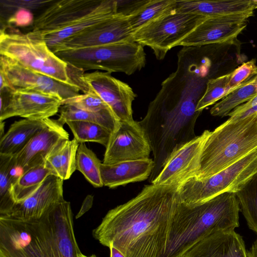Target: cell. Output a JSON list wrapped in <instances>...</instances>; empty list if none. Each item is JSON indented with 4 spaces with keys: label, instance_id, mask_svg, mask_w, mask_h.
<instances>
[{
    "label": "cell",
    "instance_id": "obj_1",
    "mask_svg": "<svg viewBox=\"0 0 257 257\" xmlns=\"http://www.w3.org/2000/svg\"><path fill=\"white\" fill-rule=\"evenodd\" d=\"M178 185L145 186L136 197L109 210L93 237L125 257H163L170 219L180 203Z\"/></svg>",
    "mask_w": 257,
    "mask_h": 257
},
{
    "label": "cell",
    "instance_id": "obj_2",
    "mask_svg": "<svg viewBox=\"0 0 257 257\" xmlns=\"http://www.w3.org/2000/svg\"><path fill=\"white\" fill-rule=\"evenodd\" d=\"M70 203L63 199L37 219L0 216V257H78Z\"/></svg>",
    "mask_w": 257,
    "mask_h": 257
},
{
    "label": "cell",
    "instance_id": "obj_3",
    "mask_svg": "<svg viewBox=\"0 0 257 257\" xmlns=\"http://www.w3.org/2000/svg\"><path fill=\"white\" fill-rule=\"evenodd\" d=\"M239 204L235 193L225 192L201 203H179L173 213L163 257H180L194 243L221 230L239 226Z\"/></svg>",
    "mask_w": 257,
    "mask_h": 257
},
{
    "label": "cell",
    "instance_id": "obj_4",
    "mask_svg": "<svg viewBox=\"0 0 257 257\" xmlns=\"http://www.w3.org/2000/svg\"><path fill=\"white\" fill-rule=\"evenodd\" d=\"M256 149L257 112L236 120L228 119L210 132L202 150L196 178H209Z\"/></svg>",
    "mask_w": 257,
    "mask_h": 257
},
{
    "label": "cell",
    "instance_id": "obj_5",
    "mask_svg": "<svg viewBox=\"0 0 257 257\" xmlns=\"http://www.w3.org/2000/svg\"><path fill=\"white\" fill-rule=\"evenodd\" d=\"M0 54L36 72L77 86L70 78L68 64L49 48L37 32L23 34L1 30Z\"/></svg>",
    "mask_w": 257,
    "mask_h": 257
},
{
    "label": "cell",
    "instance_id": "obj_6",
    "mask_svg": "<svg viewBox=\"0 0 257 257\" xmlns=\"http://www.w3.org/2000/svg\"><path fill=\"white\" fill-rule=\"evenodd\" d=\"M67 64L84 71L100 70L130 75L146 64L144 47L134 41L108 44L54 52Z\"/></svg>",
    "mask_w": 257,
    "mask_h": 257
},
{
    "label": "cell",
    "instance_id": "obj_7",
    "mask_svg": "<svg viewBox=\"0 0 257 257\" xmlns=\"http://www.w3.org/2000/svg\"><path fill=\"white\" fill-rule=\"evenodd\" d=\"M257 173V149L235 163L204 179L193 177L178 185L180 203L192 206L225 192H236Z\"/></svg>",
    "mask_w": 257,
    "mask_h": 257
},
{
    "label": "cell",
    "instance_id": "obj_8",
    "mask_svg": "<svg viewBox=\"0 0 257 257\" xmlns=\"http://www.w3.org/2000/svg\"><path fill=\"white\" fill-rule=\"evenodd\" d=\"M206 18L200 15L171 11L147 24L133 33L134 42L148 46L156 58H164L168 51L177 45Z\"/></svg>",
    "mask_w": 257,
    "mask_h": 257
},
{
    "label": "cell",
    "instance_id": "obj_9",
    "mask_svg": "<svg viewBox=\"0 0 257 257\" xmlns=\"http://www.w3.org/2000/svg\"><path fill=\"white\" fill-rule=\"evenodd\" d=\"M62 100L37 91L5 88L0 91V122L13 116L44 120L55 115Z\"/></svg>",
    "mask_w": 257,
    "mask_h": 257
},
{
    "label": "cell",
    "instance_id": "obj_10",
    "mask_svg": "<svg viewBox=\"0 0 257 257\" xmlns=\"http://www.w3.org/2000/svg\"><path fill=\"white\" fill-rule=\"evenodd\" d=\"M86 93L92 91L110 108L119 121H133L132 103L136 94L127 83L109 72L96 71L81 76Z\"/></svg>",
    "mask_w": 257,
    "mask_h": 257
},
{
    "label": "cell",
    "instance_id": "obj_11",
    "mask_svg": "<svg viewBox=\"0 0 257 257\" xmlns=\"http://www.w3.org/2000/svg\"><path fill=\"white\" fill-rule=\"evenodd\" d=\"M0 71L5 74L15 89L53 95L60 98L62 101L80 94V89L77 86L58 81L2 55L0 57Z\"/></svg>",
    "mask_w": 257,
    "mask_h": 257
},
{
    "label": "cell",
    "instance_id": "obj_12",
    "mask_svg": "<svg viewBox=\"0 0 257 257\" xmlns=\"http://www.w3.org/2000/svg\"><path fill=\"white\" fill-rule=\"evenodd\" d=\"M105 148L104 164L148 159L152 152L145 130L139 122L134 120L120 121Z\"/></svg>",
    "mask_w": 257,
    "mask_h": 257
},
{
    "label": "cell",
    "instance_id": "obj_13",
    "mask_svg": "<svg viewBox=\"0 0 257 257\" xmlns=\"http://www.w3.org/2000/svg\"><path fill=\"white\" fill-rule=\"evenodd\" d=\"M210 133L209 130H205L200 135L174 151L151 184L178 185L190 178L196 177L202 150Z\"/></svg>",
    "mask_w": 257,
    "mask_h": 257
},
{
    "label": "cell",
    "instance_id": "obj_14",
    "mask_svg": "<svg viewBox=\"0 0 257 257\" xmlns=\"http://www.w3.org/2000/svg\"><path fill=\"white\" fill-rule=\"evenodd\" d=\"M253 15L248 13L206 17L177 46H202L233 42Z\"/></svg>",
    "mask_w": 257,
    "mask_h": 257
},
{
    "label": "cell",
    "instance_id": "obj_15",
    "mask_svg": "<svg viewBox=\"0 0 257 257\" xmlns=\"http://www.w3.org/2000/svg\"><path fill=\"white\" fill-rule=\"evenodd\" d=\"M133 35L127 17L116 14L64 40L52 51L134 41Z\"/></svg>",
    "mask_w": 257,
    "mask_h": 257
},
{
    "label": "cell",
    "instance_id": "obj_16",
    "mask_svg": "<svg viewBox=\"0 0 257 257\" xmlns=\"http://www.w3.org/2000/svg\"><path fill=\"white\" fill-rule=\"evenodd\" d=\"M104 1H54L35 18L32 31L44 34L71 25L96 11Z\"/></svg>",
    "mask_w": 257,
    "mask_h": 257
},
{
    "label": "cell",
    "instance_id": "obj_17",
    "mask_svg": "<svg viewBox=\"0 0 257 257\" xmlns=\"http://www.w3.org/2000/svg\"><path fill=\"white\" fill-rule=\"evenodd\" d=\"M64 124L58 118H48L47 125L14 156L18 170H21L22 173L45 163L46 158L57 147L69 140V134L63 127Z\"/></svg>",
    "mask_w": 257,
    "mask_h": 257
},
{
    "label": "cell",
    "instance_id": "obj_18",
    "mask_svg": "<svg viewBox=\"0 0 257 257\" xmlns=\"http://www.w3.org/2000/svg\"><path fill=\"white\" fill-rule=\"evenodd\" d=\"M63 180L55 175L48 176L31 195L16 203L6 216L21 219L40 218L52 207L63 200Z\"/></svg>",
    "mask_w": 257,
    "mask_h": 257
},
{
    "label": "cell",
    "instance_id": "obj_19",
    "mask_svg": "<svg viewBox=\"0 0 257 257\" xmlns=\"http://www.w3.org/2000/svg\"><path fill=\"white\" fill-rule=\"evenodd\" d=\"M180 257H247L242 237L234 230L213 232L189 248Z\"/></svg>",
    "mask_w": 257,
    "mask_h": 257
},
{
    "label": "cell",
    "instance_id": "obj_20",
    "mask_svg": "<svg viewBox=\"0 0 257 257\" xmlns=\"http://www.w3.org/2000/svg\"><path fill=\"white\" fill-rule=\"evenodd\" d=\"M154 161L146 159L100 165V175L103 186L113 188L130 183L140 182L149 178Z\"/></svg>",
    "mask_w": 257,
    "mask_h": 257
},
{
    "label": "cell",
    "instance_id": "obj_21",
    "mask_svg": "<svg viewBox=\"0 0 257 257\" xmlns=\"http://www.w3.org/2000/svg\"><path fill=\"white\" fill-rule=\"evenodd\" d=\"M177 11L205 17L253 13L252 0L176 1Z\"/></svg>",
    "mask_w": 257,
    "mask_h": 257
},
{
    "label": "cell",
    "instance_id": "obj_22",
    "mask_svg": "<svg viewBox=\"0 0 257 257\" xmlns=\"http://www.w3.org/2000/svg\"><path fill=\"white\" fill-rule=\"evenodd\" d=\"M116 14L117 1L104 0L103 4L98 9L75 23L54 32L44 34H40L52 51L64 40Z\"/></svg>",
    "mask_w": 257,
    "mask_h": 257
},
{
    "label": "cell",
    "instance_id": "obj_23",
    "mask_svg": "<svg viewBox=\"0 0 257 257\" xmlns=\"http://www.w3.org/2000/svg\"><path fill=\"white\" fill-rule=\"evenodd\" d=\"M48 118L15 121L0 140V155L15 156L46 125Z\"/></svg>",
    "mask_w": 257,
    "mask_h": 257
},
{
    "label": "cell",
    "instance_id": "obj_24",
    "mask_svg": "<svg viewBox=\"0 0 257 257\" xmlns=\"http://www.w3.org/2000/svg\"><path fill=\"white\" fill-rule=\"evenodd\" d=\"M79 145L74 138L66 140L48 156L45 164L53 175L63 181L70 178L76 170V157Z\"/></svg>",
    "mask_w": 257,
    "mask_h": 257
},
{
    "label": "cell",
    "instance_id": "obj_25",
    "mask_svg": "<svg viewBox=\"0 0 257 257\" xmlns=\"http://www.w3.org/2000/svg\"><path fill=\"white\" fill-rule=\"evenodd\" d=\"M255 75L216 103L210 109V114L215 116H228L236 107L254 97L257 95Z\"/></svg>",
    "mask_w": 257,
    "mask_h": 257
},
{
    "label": "cell",
    "instance_id": "obj_26",
    "mask_svg": "<svg viewBox=\"0 0 257 257\" xmlns=\"http://www.w3.org/2000/svg\"><path fill=\"white\" fill-rule=\"evenodd\" d=\"M15 157L0 155V216H5L15 204L12 194L14 183L19 176Z\"/></svg>",
    "mask_w": 257,
    "mask_h": 257
},
{
    "label": "cell",
    "instance_id": "obj_27",
    "mask_svg": "<svg viewBox=\"0 0 257 257\" xmlns=\"http://www.w3.org/2000/svg\"><path fill=\"white\" fill-rule=\"evenodd\" d=\"M51 174V171L45 163L22 172L12 187V194L15 203L31 195Z\"/></svg>",
    "mask_w": 257,
    "mask_h": 257
},
{
    "label": "cell",
    "instance_id": "obj_28",
    "mask_svg": "<svg viewBox=\"0 0 257 257\" xmlns=\"http://www.w3.org/2000/svg\"><path fill=\"white\" fill-rule=\"evenodd\" d=\"M58 118L65 123L67 120H81L98 124L108 130L114 132L119 124V121L111 110L99 112H91L78 109L69 105H62L59 109Z\"/></svg>",
    "mask_w": 257,
    "mask_h": 257
},
{
    "label": "cell",
    "instance_id": "obj_29",
    "mask_svg": "<svg viewBox=\"0 0 257 257\" xmlns=\"http://www.w3.org/2000/svg\"><path fill=\"white\" fill-rule=\"evenodd\" d=\"M176 0H147L135 13L127 17L133 33L150 22L175 9Z\"/></svg>",
    "mask_w": 257,
    "mask_h": 257
},
{
    "label": "cell",
    "instance_id": "obj_30",
    "mask_svg": "<svg viewBox=\"0 0 257 257\" xmlns=\"http://www.w3.org/2000/svg\"><path fill=\"white\" fill-rule=\"evenodd\" d=\"M235 194L248 227L257 234V173Z\"/></svg>",
    "mask_w": 257,
    "mask_h": 257
},
{
    "label": "cell",
    "instance_id": "obj_31",
    "mask_svg": "<svg viewBox=\"0 0 257 257\" xmlns=\"http://www.w3.org/2000/svg\"><path fill=\"white\" fill-rule=\"evenodd\" d=\"M65 123L70 128L74 139L80 144L95 142L106 147L112 133L104 127L91 122L67 120Z\"/></svg>",
    "mask_w": 257,
    "mask_h": 257
},
{
    "label": "cell",
    "instance_id": "obj_32",
    "mask_svg": "<svg viewBox=\"0 0 257 257\" xmlns=\"http://www.w3.org/2000/svg\"><path fill=\"white\" fill-rule=\"evenodd\" d=\"M101 163L84 143L79 144L76 157V170L80 172L94 187L103 186L100 175Z\"/></svg>",
    "mask_w": 257,
    "mask_h": 257
},
{
    "label": "cell",
    "instance_id": "obj_33",
    "mask_svg": "<svg viewBox=\"0 0 257 257\" xmlns=\"http://www.w3.org/2000/svg\"><path fill=\"white\" fill-rule=\"evenodd\" d=\"M230 78V73L209 79L205 92L197 104L196 111L202 112L226 96L229 92L228 84Z\"/></svg>",
    "mask_w": 257,
    "mask_h": 257
},
{
    "label": "cell",
    "instance_id": "obj_34",
    "mask_svg": "<svg viewBox=\"0 0 257 257\" xmlns=\"http://www.w3.org/2000/svg\"><path fill=\"white\" fill-rule=\"evenodd\" d=\"M62 105H69L79 109L91 112L111 110L98 95L91 91L63 100Z\"/></svg>",
    "mask_w": 257,
    "mask_h": 257
},
{
    "label": "cell",
    "instance_id": "obj_35",
    "mask_svg": "<svg viewBox=\"0 0 257 257\" xmlns=\"http://www.w3.org/2000/svg\"><path fill=\"white\" fill-rule=\"evenodd\" d=\"M257 74V65L254 59L243 63L240 66L230 72V78L228 84L229 93L239 87ZM228 93V94H229Z\"/></svg>",
    "mask_w": 257,
    "mask_h": 257
},
{
    "label": "cell",
    "instance_id": "obj_36",
    "mask_svg": "<svg viewBox=\"0 0 257 257\" xmlns=\"http://www.w3.org/2000/svg\"><path fill=\"white\" fill-rule=\"evenodd\" d=\"M54 1L44 0H1V11L11 13L12 15L19 9H27L31 11L47 7Z\"/></svg>",
    "mask_w": 257,
    "mask_h": 257
},
{
    "label": "cell",
    "instance_id": "obj_37",
    "mask_svg": "<svg viewBox=\"0 0 257 257\" xmlns=\"http://www.w3.org/2000/svg\"><path fill=\"white\" fill-rule=\"evenodd\" d=\"M35 18L32 11L27 9H19L11 15L7 20L8 24L18 27H26L33 25Z\"/></svg>",
    "mask_w": 257,
    "mask_h": 257
},
{
    "label": "cell",
    "instance_id": "obj_38",
    "mask_svg": "<svg viewBox=\"0 0 257 257\" xmlns=\"http://www.w3.org/2000/svg\"><path fill=\"white\" fill-rule=\"evenodd\" d=\"M93 204V196L88 195L84 200L81 207L76 216V218L81 217L91 207Z\"/></svg>",
    "mask_w": 257,
    "mask_h": 257
},
{
    "label": "cell",
    "instance_id": "obj_39",
    "mask_svg": "<svg viewBox=\"0 0 257 257\" xmlns=\"http://www.w3.org/2000/svg\"><path fill=\"white\" fill-rule=\"evenodd\" d=\"M108 248L110 250V257H125V256L118 249L110 244Z\"/></svg>",
    "mask_w": 257,
    "mask_h": 257
},
{
    "label": "cell",
    "instance_id": "obj_40",
    "mask_svg": "<svg viewBox=\"0 0 257 257\" xmlns=\"http://www.w3.org/2000/svg\"><path fill=\"white\" fill-rule=\"evenodd\" d=\"M247 257H257V239L253 243L250 250L247 252Z\"/></svg>",
    "mask_w": 257,
    "mask_h": 257
},
{
    "label": "cell",
    "instance_id": "obj_41",
    "mask_svg": "<svg viewBox=\"0 0 257 257\" xmlns=\"http://www.w3.org/2000/svg\"><path fill=\"white\" fill-rule=\"evenodd\" d=\"M78 257H96V256L94 254H92L90 256H87V255L83 254L82 252H81L80 253H79L78 254Z\"/></svg>",
    "mask_w": 257,
    "mask_h": 257
},
{
    "label": "cell",
    "instance_id": "obj_42",
    "mask_svg": "<svg viewBox=\"0 0 257 257\" xmlns=\"http://www.w3.org/2000/svg\"><path fill=\"white\" fill-rule=\"evenodd\" d=\"M254 6V9H257V0H252Z\"/></svg>",
    "mask_w": 257,
    "mask_h": 257
},
{
    "label": "cell",
    "instance_id": "obj_43",
    "mask_svg": "<svg viewBox=\"0 0 257 257\" xmlns=\"http://www.w3.org/2000/svg\"><path fill=\"white\" fill-rule=\"evenodd\" d=\"M255 77H256V80H257V74H256Z\"/></svg>",
    "mask_w": 257,
    "mask_h": 257
}]
</instances>
